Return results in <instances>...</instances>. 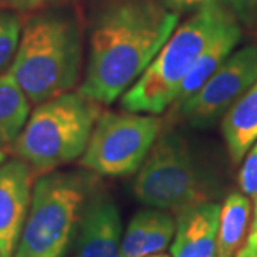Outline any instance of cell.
<instances>
[{
  "label": "cell",
  "instance_id": "obj_1",
  "mask_svg": "<svg viewBox=\"0 0 257 257\" xmlns=\"http://www.w3.org/2000/svg\"><path fill=\"white\" fill-rule=\"evenodd\" d=\"M179 22L160 0H113L92 28L79 92L99 104L123 96L156 57Z\"/></svg>",
  "mask_w": 257,
  "mask_h": 257
},
{
  "label": "cell",
  "instance_id": "obj_2",
  "mask_svg": "<svg viewBox=\"0 0 257 257\" xmlns=\"http://www.w3.org/2000/svg\"><path fill=\"white\" fill-rule=\"evenodd\" d=\"M82 63V39L73 19L43 13L29 20L8 70L30 103L40 104L70 92Z\"/></svg>",
  "mask_w": 257,
  "mask_h": 257
},
{
  "label": "cell",
  "instance_id": "obj_3",
  "mask_svg": "<svg viewBox=\"0 0 257 257\" xmlns=\"http://www.w3.org/2000/svg\"><path fill=\"white\" fill-rule=\"evenodd\" d=\"M233 19L219 3L194 12L175 29L143 74L124 92L121 107L156 116L172 106L193 66Z\"/></svg>",
  "mask_w": 257,
  "mask_h": 257
},
{
  "label": "cell",
  "instance_id": "obj_4",
  "mask_svg": "<svg viewBox=\"0 0 257 257\" xmlns=\"http://www.w3.org/2000/svg\"><path fill=\"white\" fill-rule=\"evenodd\" d=\"M100 104L83 93L66 92L37 104L16 142L15 153L46 175L84 153Z\"/></svg>",
  "mask_w": 257,
  "mask_h": 257
},
{
  "label": "cell",
  "instance_id": "obj_5",
  "mask_svg": "<svg viewBox=\"0 0 257 257\" xmlns=\"http://www.w3.org/2000/svg\"><path fill=\"white\" fill-rule=\"evenodd\" d=\"M90 190L87 176L50 172L33 186L29 214L13 257H62Z\"/></svg>",
  "mask_w": 257,
  "mask_h": 257
},
{
  "label": "cell",
  "instance_id": "obj_6",
  "mask_svg": "<svg viewBox=\"0 0 257 257\" xmlns=\"http://www.w3.org/2000/svg\"><path fill=\"white\" fill-rule=\"evenodd\" d=\"M132 189L140 202L157 210L180 213L206 202L190 147L176 132L163 133L155 142Z\"/></svg>",
  "mask_w": 257,
  "mask_h": 257
},
{
  "label": "cell",
  "instance_id": "obj_7",
  "mask_svg": "<svg viewBox=\"0 0 257 257\" xmlns=\"http://www.w3.org/2000/svg\"><path fill=\"white\" fill-rule=\"evenodd\" d=\"M160 120L145 113H101L80 163L101 176L138 172L160 135Z\"/></svg>",
  "mask_w": 257,
  "mask_h": 257
},
{
  "label": "cell",
  "instance_id": "obj_8",
  "mask_svg": "<svg viewBox=\"0 0 257 257\" xmlns=\"http://www.w3.org/2000/svg\"><path fill=\"white\" fill-rule=\"evenodd\" d=\"M257 82V45L230 55L202 87L176 107L193 126L204 127Z\"/></svg>",
  "mask_w": 257,
  "mask_h": 257
},
{
  "label": "cell",
  "instance_id": "obj_9",
  "mask_svg": "<svg viewBox=\"0 0 257 257\" xmlns=\"http://www.w3.org/2000/svg\"><path fill=\"white\" fill-rule=\"evenodd\" d=\"M33 194L32 170L22 159L0 166V257H13Z\"/></svg>",
  "mask_w": 257,
  "mask_h": 257
},
{
  "label": "cell",
  "instance_id": "obj_10",
  "mask_svg": "<svg viewBox=\"0 0 257 257\" xmlns=\"http://www.w3.org/2000/svg\"><path fill=\"white\" fill-rule=\"evenodd\" d=\"M76 229V257H120L121 219L109 194L87 197Z\"/></svg>",
  "mask_w": 257,
  "mask_h": 257
},
{
  "label": "cell",
  "instance_id": "obj_11",
  "mask_svg": "<svg viewBox=\"0 0 257 257\" xmlns=\"http://www.w3.org/2000/svg\"><path fill=\"white\" fill-rule=\"evenodd\" d=\"M220 206L202 202L179 213L172 257H217Z\"/></svg>",
  "mask_w": 257,
  "mask_h": 257
},
{
  "label": "cell",
  "instance_id": "obj_12",
  "mask_svg": "<svg viewBox=\"0 0 257 257\" xmlns=\"http://www.w3.org/2000/svg\"><path fill=\"white\" fill-rule=\"evenodd\" d=\"M221 130L231 160L239 163L257 142V82L230 106Z\"/></svg>",
  "mask_w": 257,
  "mask_h": 257
},
{
  "label": "cell",
  "instance_id": "obj_13",
  "mask_svg": "<svg viewBox=\"0 0 257 257\" xmlns=\"http://www.w3.org/2000/svg\"><path fill=\"white\" fill-rule=\"evenodd\" d=\"M240 36H241V32H240L239 25L236 23L234 19L230 20L229 23L221 29V32L216 36V39L211 42L210 46L199 57V60L193 66L190 73L186 76L173 103L175 107L182 104L184 100H187L210 79L213 73L220 67L221 63L233 53L234 47L239 43Z\"/></svg>",
  "mask_w": 257,
  "mask_h": 257
},
{
  "label": "cell",
  "instance_id": "obj_14",
  "mask_svg": "<svg viewBox=\"0 0 257 257\" xmlns=\"http://www.w3.org/2000/svg\"><path fill=\"white\" fill-rule=\"evenodd\" d=\"M251 204L246 194L231 193L220 206L217 257H236L246 237Z\"/></svg>",
  "mask_w": 257,
  "mask_h": 257
},
{
  "label": "cell",
  "instance_id": "obj_15",
  "mask_svg": "<svg viewBox=\"0 0 257 257\" xmlns=\"http://www.w3.org/2000/svg\"><path fill=\"white\" fill-rule=\"evenodd\" d=\"M30 114V100L13 76L0 74V145H13Z\"/></svg>",
  "mask_w": 257,
  "mask_h": 257
},
{
  "label": "cell",
  "instance_id": "obj_16",
  "mask_svg": "<svg viewBox=\"0 0 257 257\" xmlns=\"http://www.w3.org/2000/svg\"><path fill=\"white\" fill-rule=\"evenodd\" d=\"M176 233V220L170 213L165 210H155V216L147 233L140 257L162 253L173 241Z\"/></svg>",
  "mask_w": 257,
  "mask_h": 257
},
{
  "label": "cell",
  "instance_id": "obj_17",
  "mask_svg": "<svg viewBox=\"0 0 257 257\" xmlns=\"http://www.w3.org/2000/svg\"><path fill=\"white\" fill-rule=\"evenodd\" d=\"M155 216V209L138 211L128 221L121 239L120 257H140L147 233Z\"/></svg>",
  "mask_w": 257,
  "mask_h": 257
},
{
  "label": "cell",
  "instance_id": "obj_18",
  "mask_svg": "<svg viewBox=\"0 0 257 257\" xmlns=\"http://www.w3.org/2000/svg\"><path fill=\"white\" fill-rule=\"evenodd\" d=\"M22 35L19 18L10 10H0V70L15 57Z\"/></svg>",
  "mask_w": 257,
  "mask_h": 257
},
{
  "label": "cell",
  "instance_id": "obj_19",
  "mask_svg": "<svg viewBox=\"0 0 257 257\" xmlns=\"http://www.w3.org/2000/svg\"><path fill=\"white\" fill-rule=\"evenodd\" d=\"M239 183L243 194L254 200L257 197V142L251 146V150L248 152L243 162L239 175Z\"/></svg>",
  "mask_w": 257,
  "mask_h": 257
},
{
  "label": "cell",
  "instance_id": "obj_20",
  "mask_svg": "<svg viewBox=\"0 0 257 257\" xmlns=\"http://www.w3.org/2000/svg\"><path fill=\"white\" fill-rule=\"evenodd\" d=\"M166 9L172 10L177 15L186 12H197V10L213 6L219 3V0H160Z\"/></svg>",
  "mask_w": 257,
  "mask_h": 257
},
{
  "label": "cell",
  "instance_id": "obj_21",
  "mask_svg": "<svg viewBox=\"0 0 257 257\" xmlns=\"http://www.w3.org/2000/svg\"><path fill=\"white\" fill-rule=\"evenodd\" d=\"M233 13L246 23H251L257 15V0H221Z\"/></svg>",
  "mask_w": 257,
  "mask_h": 257
},
{
  "label": "cell",
  "instance_id": "obj_22",
  "mask_svg": "<svg viewBox=\"0 0 257 257\" xmlns=\"http://www.w3.org/2000/svg\"><path fill=\"white\" fill-rule=\"evenodd\" d=\"M62 0H0V9L10 12H30Z\"/></svg>",
  "mask_w": 257,
  "mask_h": 257
},
{
  "label": "cell",
  "instance_id": "obj_23",
  "mask_svg": "<svg viewBox=\"0 0 257 257\" xmlns=\"http://www.w3.org/2000/svg\"><path fill=\"white\" fill-rule=\"evenodd\" d=\"M236 257H257V230L250 233L246 244L240 248Z\"/></svg>",
  "mask_w": 257,
  "mask_h": 257
},
{
  "label": "cell",
  "instance_id": "obj_24",
  "mask_svg": "<svg viewBox=\"0 0 257 257\" xmlns=\"http://www.w3.org/2000/svg\"><path fill=\"white\" fill-rule=\"evenodd\" d=\"M257 230V197L254 199V209H253V220H251V233Z\"/></svg>",
  "mask_w": 257,
  "mask_h": 257
},
{
  "label": "cell",
  "instance_id": "obj_25",
  "mask_svg": "<svg viewBox=\"0 0 257 257\" xmlns=\"http://www.w3.org/2000/svg\"><path fill=\"white\" fill-rule=\"evenodd\" d=\"M6 162V152L0 147V166L3 165Z\"/></svg>",
  "mask_w": 257,
  "mask_h": 257
},
{
  "label": "cell",
  "instance_id": "obj_26",
  "mask_svg": "<svg viewBox=\"0 0 257 257\" xmlns=\"http://www.w3.org/2000/svg\"><path fill=\"white\" fill-rule=\"evenodd\" d=\"M147 257H170V256L163 254V253H157V254H152V256H147Z\"/></svg>",
  "mask_w": 257,
  "mask_h": 257
}]
</instances>
